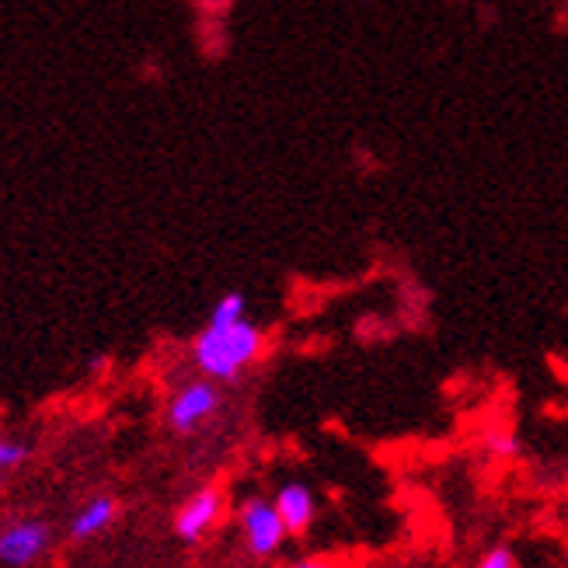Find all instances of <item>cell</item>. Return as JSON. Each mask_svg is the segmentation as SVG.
<instances>
[{
  "instance_id": "6da1fadb",
  "label": "cell",
  "mask_w": 568,
  "mask_h": 568,
  "mask_svg": "<svg viewBox=\"0 0 568 568\" xmlns=\"http://www.w3.org/2000/svg\"><path fill=\"white\" fill-rule=\"evenodd\" d=\"M265 353V332L248 317L237 325H206L192 342L195 369L213 384H234Z\"/></svg>"
},
{
  "instance_id": "7a4b0ae2",
  "label": "cell",
  "mask_w": 568,
  "mask_h": 568,
  "mask_svg": "<svg viewBox=\"0 0 568 568\" xmlns=\"http://www.w3.org/2000/svg\"><path fill=\"white\" fill-rule=\"evenodd\" d=\"M237 527L244 537V548H248L252 558H273L283 551V545L290 540V530L283 524V516L276 513L273 499L265 496H248L237 506Z\"/></svg>"
},
{
  "instance_id": "3957f363",
  "label": "cell",
  "mask_w": 568,
  "mask_h": 568,
  "mask_svg": "<svg viewBox=\"0 0 568 568\" xmlns=\"http://www.w3.org/2000/svg\"><path fill=\"white\" fill-rule=\"evenodd\" d=\"M220 405H224V398H220V384H213L206 377H195L171 394L168 412H164L168 429L175 436H195L220 412Z\"/></svg>"
},
{
  "instance_id": "277c9868",
  "label": "cell",
  "mask_w": 568,
  "mask_h": 568,
  "mask_svg": "<svg viewBox=\"0 0 568 568\" xmlns=\"http://www.w3.org/2000/svg\"><path fill=\"white\" fill-rule=\"evenodd\" d=\"M224 513H227V496H224V488L220 485H203V488H195L192 496L179 506L175 513V537L185 540V545H200V540L206 534L216 530V524L224 520Z\"/></svg>"
},
{
  "instance_id": "5b68a950",
  "label": "cell",
  "mask_w": 568,
  "mask_h": 568,
  "mask_svg": "<svg viewBox=\"0 0 568 568\" xmlns=\"http://www.w3.org/2000/svg\"><path fill=\"white\" fill-rule=\"evenodd\" d=\"M53 548V530L45 520H14L0 527V561L8 568H32Z\"/></svg>"
},
{
  "instance_id": "8992f818",
  "label": "cell",
  "mask_w": 568,
  "mask_h": 568,
  "mask_svg": "<svg viewBox=\"0 0 568 568\" xmlns=\"http://www.w3.org/2000/svg\"><path fill=\"white\" fill-rule=\"evenodd\" d=\"M273 506L283 516L290 537H304L314 527V520H317V499H314V491L304 481L280 485V491L273 496Z\"/></svg>"
},
{
  "instance_id": "52a82bcc",
  "label": "cell",
  "mask_w": 568,
  "mask_h": 568,
  "mask_svg": "<svg viewBox=\"0 0 568 568\" xmlns=\"http://www.w3.org/2000/svg\"><path fill=\"white\" fill-rule=\"evenodd\" d=\"M115 520H119V503L112 496H94L78 513H73V520H70V540L84 545V540L102 537Z\"/></svg>"
},
{
  "instance_id": "ba28073f",
  "label": "cell",
  "mask_w": 568,
  "mask_h": 568,
  "mask_svg": "<svg viewBox=\"0 0 568 568\" xmlns=\"http://www.w3.org/2000/svg\"><path fill=\"white\" fill-rule=\"evenodd\" d=\"M195 42H200V53L206 60H224L227 49H231L227 21H206V18H200V21H195Z\"/></svg>"
},
{
  "instance_id": "9c48e42d",
  "label": "cell",
  "mask_w": 568,
  "mask_h": 568,
  "mask_svg": "<svg viewBox=\"0 0 568 568\" xmlns=\"http://www.w3.org/2000/svg\"><path fill=\"white\" fill-rule=\"evenodd\" d=\"M244 314H248V301H244V293L231 290L213 304L206 325H237V321H244Z\"/></svg>"
},
{
  "instance_id": "30bf717a",
  "label": "cell",
  "mask_w": 568,
  "mask_h": 568,
  "mask_svg": "<svg viewBox=\"0 0 568 568\" xmlns=\"http://www.w3.org/2000/svg\"><path fill=\"white\" fill-rule=\"evenodd\" d=\"M29 443H21L14 436H0V475L4 471H14V467H21L24 460H29Z\"/></svg>"
},
{
  "instance_id": "8fae6325",
  "label": "cell",
  "mask_w": 568,
  "mask_h": 568,
  "mask_svg": "<svg viewBox=\"0 0 568 568\" xmlns=\"http://www.w3.org/2000/svg\"><path fill=\"white\" fill-rule=\"evenodd\" d=\"M189 4L206 21H227V14L234 11V0H189Z\"/></svg>"
},
{
  "instance_id": "7c38bea8",
  "label": "cell",
  "mask_w": 568,
  "mask_h": 568,
  "mask_svg": "<svg viewBox=\"0 0 568 568\" xmlns=\"http://www.w3.org/2000/svg\"><path fill=\"white\" fill-rule=\"evenodd\" d=\"M475 568H520V565H516V551L509 545H496L478 558Z\"/></svg>"
},
{
  "instance_id": "4fadbf2b",
  "label": "cell",
  "mask_w": 568,
  "mask_h": 568,
  "mask_svg": "<svg viewBox=\"0 0 568 568\" xmlns=\"http://www.w3.org/2000/svg\"><path fill=\"white\" fill-rule=\"evenodd\" d=\"M488 454H496V457H513V454H516V436H513V433H496V436H488Z\"/></svg>"
},
{
  "instance_id": "5bb4252c",
  "label": "cell",
  "mask_w": 568,
  "mask_h": 568,
  "mask_svg": "<svg viewBox=\"0 0 568 568\" xmlns=\"http://www.w3.org/2000/svg\"><path fill=\"white\" fill-rule=\"evenodd\" d=\"M286 568H342L335 558H321V555H311V558H296L290 561Z\"/></svg>"
},
{
  "instance_id": "9a60e30c",
  "label": "cell",
  "mask_w": 568,
  "mask_h": 568,
  "mask_svg": "<svg viewBox=\"0 0 568 568\" xmlns=\"http://www.w3.org/2000/svg\"><path fill=\"white\" fill-rule=\"evenodd\" d=\"M565 506H568V481H565Z\"/></svg>"
},
{
  "instance_id": "2e32d148",
  "label": "cell",
  "mask_w": 568,
  "mask_h": 568,
  "mask_svg": "<svg viewBox=\"0 0 568 568\" xmlns=\"http://www.w3.org/2000/svg\"><path fill=\"white\" fill-rule=\"evenodd\" d=\"M565 14H568V0H565Z\"/></svg>"
}]
</instances>
